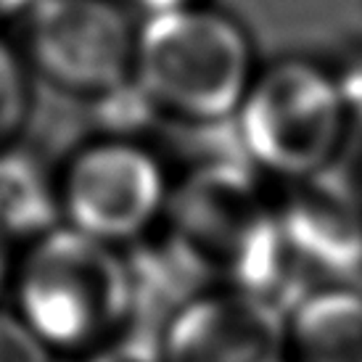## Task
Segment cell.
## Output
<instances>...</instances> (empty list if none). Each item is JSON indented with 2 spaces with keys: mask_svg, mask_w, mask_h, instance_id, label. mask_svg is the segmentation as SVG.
Instances as JSON below:
<instances>
[{
  "mask_svg": "<svg viewBox=\"0 0 362 362\" xmlns=\"http://www.w3.org/2000/svg\"><path fill=\"white\" fill-rule=\"evenodd\" d=\"M13 312L51 354H85L132 322L124 252L61 222L11 270Z\"/></svg>",
  "mask_w": 362,
  "mask_h": 362,
  "instance_id": "6da1fadb",
  "label": "cell"
},
{
  "mask_svg": "<svg viewBox=\"0 0 362 362\" xmlns=\"http://www.w3.org/2000/svg\"><path fill=\"white\" fill-rule=\"evenodd\" d=\"M132 77L161 114L220 124L238 114L257 74L246 32L225 13L191 6L148 16L135 35Z\"/></svg>",
  "mask_w": 362,
  "mask_h": 362,
  "instance_id": "7a4b0ae2",
  "label": "cell"
},
{
  "mask_svg": "<svg viewBox=\"0 0 362 362\" xmlns=\"http://www.w3.org/2000/svg\"><path fill=\"white\" fill-rule=\"evenodd\" d=\"M233 124L254 170L296 182L331 170L349 117L333 71L283 59L254 77Z\"/></svg>",
  "mask_w": 362,
  "mask_h": 362,
  "instance_id": "3957f363",
  "label": "cell"
},
{
  "mask_svg": "<svg viewBox=\"0 0 362 362\" xmlns=\"http://www.w3.org/2000/svg\"><path fill=\"white\" fill-rule=\"evenodd\" d=\"M159 156L135 141L85 146L59 180L61 222L117 249L151 235L170 206Z\"/></svg>",
  "mask_w": 362,
  "mask_h": 362,
  "instance_id": "277c9868",
  "label": "cell"
},
{
  "mask_svg": "<svg viewBox=\"0 0 362 362\" xmlns=\"http://www.w3.org/2000/svg\"><path fill=\"white\" fill-rule=\"evenodd\" d=\"M30 59L64 90L101 95L132 77L135 32L111 0H37Z\"/></svg>",
  "mask_w": 362,
  "mask_h": 362,
  "instance_id": "5b68a950",
  "label": "cell"
},
{
  "mask_svg": "<svg viewBox=\"0 0 362 362\" xmlns=\"http://www.w3.org/2000/svg\"><path fill=\"white\" fill-rule=\"evenodd\" d=\"M159 339L167 362H288L286 310L225 286L177 307Z\"/></svg>",
  "mask_w": 362,
  "mask_h": 362,
  "instance_id": "8992f818",
  "label": "cell"
},
{
  "mask_svg": "<svg viewBox=\"0 0 362 362\" xmlns=\"http://www.w3.org/2000/svg\"><path fill=\"white\" fill-rule=\"evenodd\" d=\"M283 241L312 286H362V199L333 170L317 172L275 204Z\"/></svg>",
  "mask_w": 362,
  "mask_h": 362,
  "instance_id": "52a82bcc",
  "label": "cell"
},
{
  "mask_svg": "<svg viewBox=\"0 0 362 362\" xmlns=\"http://www.w3.org/2000/svg\"><path fill=\"white\" fill-rule=\"evenodd\" d=\"M288 362H362V286H307L286 310Z\"/></svg>",
  "mask_w": 362,
  "mask_h": 362,
  "instance_id": "ba28073f",
  "label": "cell"
},
{
  "mask_svg": "<svg viewBox=\"0 0 362 362\" xmlns=\"http://www.w3.org/2000/svg\"><path fill=\"white\" fill-rule=\"evenodd\" d=\"M61 225L59 180L35 153L0 148V243L30 246Z\"/></svg>",
  "mask_w": 362,
  "mask_h": 362,
  "instance_id": "9c48e42d",
  "label": "cell"
},
{
  "mask_svg": "<svg viewBox=\"0 0 362 362\" xmlns=\"http://www.w3.org/2000/svg\"><path fill=\"white\" fill-rule=\"evenodd\" d=\"M93 101H95V119L106 132V138H119V141H132L138 132L151 127L161 114L151 95L135 82V77L101 95H93Z\"/></svg>",
  "mask_w": 362,
  "mask_h": 362,
  "instance_id": "30bf717a",
  "label": "cell"
},
{
  "mask_svg": "<svg viewBox=\"0 0 362 362\" xmlns=\"http://www.w3.org/2000/svg\"><path fill=\"white\" fill-rule=\"evenodd\" d=\"M30 109V85L19 56L6 40H0V148L21 130Z\"/></svg>",
  "mask_w": 362,
  "mask_h": 362,
  "instance_id": "8fae6325",
  "label": "cell"
},
{
  "mask_svg": "<svg viewBox=\"0 0 362 362\" xmlns=\"http://www.w3.org/2000/svg\"><path fill=\"white\" fill-rule=\"evenodd\" d=\"M85 362H167L156 328L130 322L119 333L93 346Z\"/></svg>",
  "mask_w": 362,
  "mask_h": 362,
  "instance_id": "7c38bea8",
  "label": "cell"
},
{
  "mask_svg": "<svg viewBox=\"0 0 362 362\" xmlns=\"http://www.w3.org/2000/svg\"><path fill=\"white\" fill-rule=\"evenodd\" d=\"M0 362H53L45 344L16 317L13 310H0Z\"/></svg>",
  "mask_w": 362,
  "mask_h": 362,
  "instance_id": "4fadbf2b",
  "label": "cell"
},
{
  "mask_svg": "<svg viewBox=\"0 0 362 362\" xmlns=\"http://www.w3.org/2000/svg\"><path fill=\"white\" fill-rule=\"evenodd\" d=\"M333 80L341 95L344 111L349 122H360L362 124V48L352 51L346 59L336 66Z\"/></svg>",
  "mask_w": 362,
  "mask_h": 362,
  "instance_id": "5bb4252c",
  "label": "cell"
},
{
  "mask_svg": "<svg viewBox=\"0 0 362 362\" xmlns=\"http://www.w3.org/2000/svg\"><path fill=\"white\" fill-rule=\"evenodd\" d=\"M148 16H156V13H170V11H180V8H191L193 0H135Z\"/></svg>",
  "mask_w": 362,
  "mask_h": 362,
  "instance_id": "9a60e30c",
  "label": "cell"
},
{
  "mask_svg": "<svg viewBox=\"0 0 362 362\" xmlns=\"http://www.w3.org/2000/svg\"><path fill=\"white\" fill-rule=\"evenodd\" d=\"M37 0H0V21L19 16L24 8H32Z\"/></svg>",
  "mask_w": 362,
  "mask_h": 362,
  "instance_id": "2e32d148",
  "label": "cell"
},
{
  "mask_svg": "<svg viewBox=\"0 0 362 362\" xmlns=\"http://www.w3.org/2000/svg\"><path fill=\"white\" fill-rule=\"evenodd\" d=\"M11 283V259H8V246L0 243V291Z\"/></svg>",
  "mask_w": 362,
  "mask_h": 362,
  "instance_id": "e0dca14e",
  "label": "cell"
}]
</instances>
